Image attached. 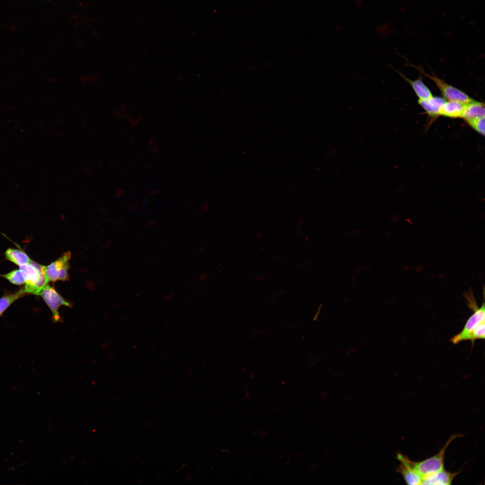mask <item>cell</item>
Returning a JSON list of instances; mask_svg holds the SVG:
<instances>
[{
    "label": "cell",
    "instance_id": "cell-1",
    "mask_svg": "<svg viewBox=\"0 0 485 485\" xmlns=\"http://www.w3.org/2000/svg\"><path fill=\"white\" fill-rule=\"evenodd\" d=\"M93 1H99V0H93Z\"/></svg>",
    "mask_w": 485,
    "mask_h": 485
}]
</instances>
